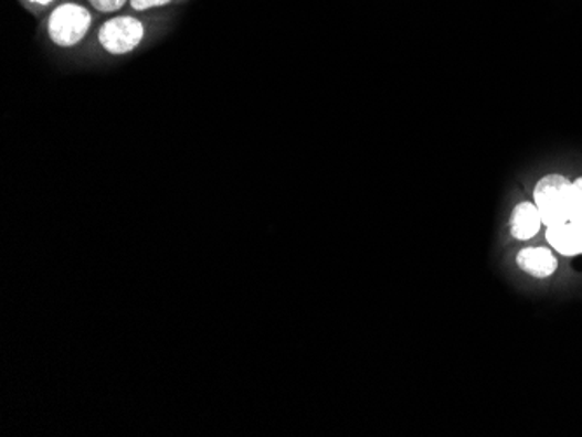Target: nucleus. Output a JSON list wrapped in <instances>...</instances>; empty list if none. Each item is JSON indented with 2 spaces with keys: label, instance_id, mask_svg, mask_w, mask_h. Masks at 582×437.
Returning <instances> with one entry per match:
<instances>
[{
  "label": "nucleus",
  "instance_id": "obj_4",
  "mask_svg": "<svg viewBox=\"0 0 582 437\" xmlns=\"http://www.w3.org/2000/svg\"><path fill=\"white\" fill-rule=\"evenodd\" d=\"M546 239L563 256L582 255V223L567 222L548 227Z\"/></svg>",
  "mask_w": 582,
  "mask_h": 437
},
{
  "label": "nucleus",
  "instance_id": "obj_7",
  "mask_svg": "<svg viewBox=\"0 0 582 437\" xmlns=\"http://www.w3.org/2000/svg\"><path fill=\"white\" fill-rule=\"evenodd\" d=\"M569 222L582 223V177L572 183Z\"/></svg>",
  "mask_w": 582,
  "mask_h": 437
},
{
  "label": "nucleus",
  "instance_id": "obj_6",
  "mask_svg": "<svg viewBox=\"0 0 582 437\" xmlns=\"http://www.w3.org/2000/svg\"><path fill=\"white\" fill-rule=\"evenodd\" d=\"M541 213L537 210L536 204L520 203L511 216V234L517 241L532 239L537 232L541 231Z\"/></svg>",
  "mask_w": 582,
  "mask_h": 437
},
{
  "label": "nucleus",
  "instance_id": "obj_3",
  "mask_svg": "<svg viewBox=\"0 0 582 437\" xmlns=\"http://www.w3.org/2000/svg\"><path fill=\"white\" fill-rule=\"evenodd\" d=\"M98 39L108 53L126 54L140 44L144 39V25L137 18H112L99 29Z\"/></svg>",
  "mask_w": 582,
  "mask_h": 437
},
{
  "label": "nucleus",
  "instance_id": "obj_5",
  "mask_svg": "<svg viewBox=\"0 0 582 437\" xmlns=\"http://www.w3.org/2000/svg\"><path fill=\"white\" fill-rule=\"evenodd\" d=\"M517 264L523 273L530 274L537 279L553 276L558 268V260L551 249L548 248L521 249L517 256Z\"/></svg>",
  "mask_w": 582,
  "mask_h": 437
},
{
  "label": "nucleus",
  "instance_id": "obj_9",
  "mask_svg": "<svg viewBox=\"0 0 582 437\" xmlns=\"http://www.w3.org/2000/svg\"><path fill=\"white\" fill-rule=\"evenodd\" d=\"M129 2L135 11H147V9L170 4L171 0H129Z\"/></svg>",
  "mask_w": 582,
  "mask_h": 437
},
{
  "label": "nucleus",
  "instance_id": "obj_10",
  "mask_svg": "<svg viewBox=\"0 0 582 437\" xmlns=\"http://www.w3.org/2000/svg\"><path fill=\"white\" fill-rule=\"evenodd\" d=\"M30 2H35V4H41V6H47L50 4V2H53V0H30Z\"/></svg>",
  "mask_w": 582,
  "mask_h": 437
},
{
  "label": "nucleus",
  "instance_id": "obj_1",
  "mask_svg": "<svg viewBox=\"0 0 582 437\" xmlns=\"http://www.w3.org/2000/svg\"><path fill=\"white\" fill-rule=\"evenodd\" d=\"M533 199L546 227L569 222L572 201V182L569 178L563 174H546L537 183Z\"/></svg>",
  "mask_w": 582,
  "mask_h": 437
},
{
  "label": "nucleus",
  "instance_id": "obj_2",
  "mask_svg": "<svg viewBox=\"0 0 582 437\" xmlns=\"http://www.w3.org/2000/svg\"><path fill=\"white\" fill-rule=\"evenodd\" d=\"M92 25V14L83 6L63 4L54 9L47 30L54 44L62 47L75 46L83 41Z\"/></svg>",
  "mask_w": 582,
  "mask_h": 437
},
{
  "label": "nucleus",
  "instance_id": "obj_8",
  "mask_svg": "<svg viewBox=\"0 0 582 437\" xmlns=\"http://www.w3.org/2000/svg\"><path fill=\"white\" fill-rule=\"evenodd\" d=\"M128 0H89L93 8L98 9L102 13H116Z\"/></svg>",
  "mask_w": 582,
  "mask_h": 437
}]
</instances>
